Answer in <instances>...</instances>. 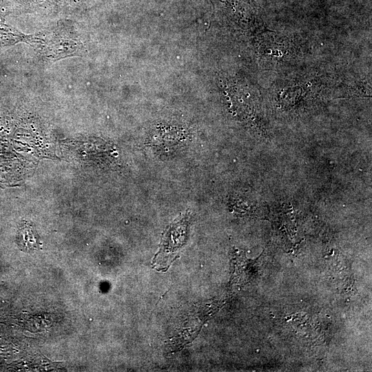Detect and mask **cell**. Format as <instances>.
<instances>
[{
	"mask_svg": "<svg viewBox=\"0 0 372 372\" xmlns=\"http://www.w3.org/2000/svg\"><path fill=\"white\" fill-rule=\"evenodd\" d=\"M189 214L180 215L163 233L158 253L152 264L157 269H167L175 258V254L185 243Z\"/></svg>",
	"mask_w": 372,
	"mask_h": 372,
	"instance_id": "6da1fadb",
	"label": "cell"
},
{
	"mask_svg": "<svg viewBox=\"0 0 372 372\" xmlns=\"http://www.w3.org/2000/svg\"><path fill=\"white\" fill-rule=\"evenodd\" d=\"M17 243L23 251L30 252L41 249L39 236L34 227L29 223H24L19 227Z\"/></svg>",
	"mask_w": 372,
	"mask_h": 372,
	"instance_id": "7a4b0ae2",
	"label": "cell"
}]
</instances>
